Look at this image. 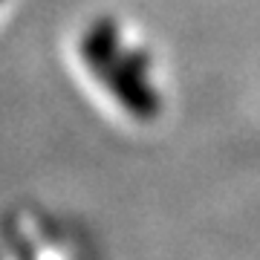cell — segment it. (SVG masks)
Segmentation results:
<instances>
[{
  "instance_id": "6da1fadb",
  "label": "cell",
  "mask_w": 260,
  "mask_h": 260,
  "mask_svg": "<svg viewBox=\"0 0 260 260\" xmlns=\"http://www.w3.org/2000/svg\"><path fill=\"white\" fill-rule=\"evenodd\" d=\"M99 78L133 119L153 121L159 116L162 102L150 84V55L145 49H121L119 58Z\"/></svg>"
},
{
  "instance_id": "7a4b0ae2",
  "label": "cell",
  "mask_w": 260,
  "mask_h": 260,
  "mask_svg": "<svg viewBox=\"0 0 260 260\" xmlns=\"http://www.w3.org/2000/svg\"><path fill=\"white\" fill-rule=\"evenodd\" d=\"M121 32L113 18H95L81 35V58L95 75H102L121 52Z\"/></svg>"
},
{
  "instance_id": "3957f363",
  "label": "cell",
  "mask_w": 260,
  "mask_h": 260,
  "mask_svg": "<svg viewBox=\"0 0 260 260\" xmlns=\"http://www.w3.org/2000/svg\"><path fill=\"white\" fill-rule=\"evenodd\" d=\"M0 3H3V0H0Z\"/></svg>"
}]
</instances>
